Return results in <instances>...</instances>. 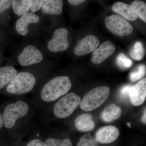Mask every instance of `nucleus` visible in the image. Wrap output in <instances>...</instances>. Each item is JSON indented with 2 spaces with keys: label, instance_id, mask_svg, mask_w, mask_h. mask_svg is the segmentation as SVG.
Wrapping results in <instances>:
<instances>
[{
  "label": "nucleus",
  "instance_id": "4468645a",
  "mask_svg": "<svg viewBox=\"0 0 146 146\" xmlns=\"http://www.w3.org/2000/svg\"><path fill=\"white\" fill-rule=\"evenodd\" d=\"M112 9L129 21H135L138 18V16L131 5L124 3L117 2L113 5Z\"/></svg>",
  "mask_w": 146,
  "mask_h": 146
},
{
  "label": "nucleus",
  "instance_id": "5701e85b",
  "mask_svg": "<svg viewBox=\"0 0 146 146\" xmlns=\"http://www.w3.org/2000/svg\"><path fill=\"white\" fill-rule=\"evenodd\" d=\"M116 64L121 69L125 70L130 68L133 65V62L124 54L121 53L117 56Z\"/></svg>",
  "mask_w": 146,
  "mask_h": 146
},
{
  "label": "nucleus",
  "instance_id": "f257e3e1",
  "mask_svg": "<svg viewBox=\"0 0 146 146\" xmlns=\"http://www.w3.org/2000/svg\"><path fill=\"white\" fill-rule=\"evenodd\" d=\"M72 82L68 76H60L51 80L42 88L40 96L42 100L52 102L57 100L70 91Z\"/></svg>",
  "mask_w": 146,
  "mask_h": 146
},
{
  "label": "nucleus",
  "instance_id": "dca6fc26",
  "mask_svg": "<svg viewBox=\"0 0 146 146\" xmlns=\"http://www.w3.org/2000/svg\"><path fill=\"white\" fill-rule=\"evenodd\" d=\"M121 112V108L114 104H112L104 108L102 112L101 117L104 121L111 122L119 119Z\"/></svg>",
  "mask_w": 146,
  "mask_h": 146
},
{
  "label": "nucleus",
  "instance_id": "cd10ccee",
  "mask_svg": "<svg viewBox=\"0 0 146 146\" xmlns=\"http://www.w3.org/2000/svg\"><path fill=\"white\" fill-rule=\"evenodd\" d=\"M131 87L130 84H126L122 86L119 91L120 96L123 98L129 97V91Z\"/></svg>",
  "mask_w": 146,
  "mask_h": 146
},
{
  "label": "nucleus",
  "instance_id": "4be33fe9",
  "mask_svg": "<svg viewBox=\"0 0 146 146\" xmlns=\"http://www.w3.org/2000/svg\"><path fill=\"white\" fill-rule=\"evenodd\" d=\"M146 66L144 64H141L131 71L129 74V78L131 81L134 82L141 79L145 75Z\"/></svg>",
  "mask_w": 146,
  "mask_h": 146
},
{
  "label": "nucleus",
  "instance_id": "39448f33",
  "mask_svg": "<svg viewBox=\"0 0 146 146\" xmlns=\"http://www.w3.org/2000/svg\"><path fill=\"white\" fill-rule=\"evenodd\" d=\"M29 108L26 103L19 100L6 106L3 114V124L7 128L11 129L14 126L16 121L27 114Z\"/></svg>",
  "mask_w": 146,
  "mask_h": 146
},
{
  "label": "nucleus",
  "instance_id": "423d86ee",
  "mask_svg": "<svg viewBox=\"0 0 146 146\" xmlns=\"http://www.w3.org/2000/svg\"><path fill=\"white\" fill-rule=\"evenodd\" d=\"M105 23L109 31L117 36H127L133 32V28L131 25L118 15L108 16L105 20Z\"/></svg>",
  "mask_w": 146,
  "mask_h": 146
},
{
  "label": "nucleus",
  "instance_id": "bb28decb",
  "mask_svg": "<svg viewBox=\"0 0 146 146\" xmlns=\"http://www.w3.org/2000/svg\"><path fill=\"white\" fill-rule=\"evenodd\" d=\"M11 6V1L0 0V14L9 9Z\"/></svg>",
  "mask_w": 146,
  "mask_h": 146
},
{
  "label": "nucleus",
  "instance_id": "a211bd4d",
  "mask_svg": "<svg viewBox=\"0 0 146 146\" xmlns=\"http://www.w3.org/2000/svg\"><path fill=\"white\" fill-rule=\"evenodd\" d=\"M63 1L61 0H48L42 8L43 13L59 15L63 11Z\"/></svg>",
  "mask_w": 146,
  "mask_h": 146
},
{
  "label": "nucleus",
  "instance_id": "c756f323",
  "mask_svg": "<svg viewBox=\"0 0 146 146\" xmlns=\"http://www.w3.org/2000/svg\"><path fill=\"white\" fill-rule=\"evenodd\" d=\"M84 0H68V2L73 5H78L85 1Z\"/></svg>",
  "mask_w": 146,
  "mask_h": 146
},
{
  "label": "nucleus",
  "instance_id": "f3484780",
  "mask_svg": "<svg viewBox=\"0 0 146 146\" xmlns=\"http://www.w3.org/2000/svg\"><path fill=\"white\" fill-rule=\"evenodd\" d=\"M17 74V70L12 66L0 68V89L8 85Z\"/></svg>",
  "mask_w": 146,
  "mask_h": 146
},
{
  "label": "nucleus",
  "instance_id": "473e14b6",
  "mask_svg": "<svg viewBox=\"0 0 146 146\" xmlns=\"http://www.w3.org/2000/svg\"><path fill=\"white\" fill-rule=\"evenodd\" d=\"M131 123H127V125L129 127H131Z\"/></svg>",
  "mask_w": 146,
  "mask_h": 146
},
{
  "label": "nucleus",
  "instance_id": "f8f14e48",
  "mask_svg": "<svg viewBox=\"0 0 146 146\" xmlns=\"http://www.w3.org/2000/svg\"><path fill=\"white\" fill-rule=\"evenodd\" d=\"M119 133L118 129L114 126H104L98 131L96 139L101 143H110L117 140Z\"/></svg>",
  "mask_w": 146,
  "mask_h": 146
},
{
  "label": "nucleus",
  "instance_id": "9b49d317",
  "mask_svg": "<svg viewBox=\"0 0 146 146\" xmlns=\"http://www.w3.org/2000/svg\"><path fill=\"white\" fill-rule=\"evenodd\" d=\"M115 49V45L110 41L103 42L93 52L91 58L92 63L96 65L100 64L114 53Z\"/></svg>",
  "mask_w": 146,
  "mask_h": 146
},
{
  "label": "nucleus",
  "instance_id": "412c9836",
  "mask_svg": "<svg viewBox=\"0 0 146 146\" xmlns=\"http://www.w3.org/2000/svg\"><path fill=\"white\" fill-rule=\"evenodd\" d=\"M131 6L135 11L137 16L142 21L146 23V4L142 1H135L131 3Z\"/></svg>",
  "mask_w": 146,
  "mask_h": 146
},
{
  "label": "nucleus",
  "instance_id": "a878e982",
  "mask_svg": "<svg viewBox=\"0 0 146 146\" xmlns=\"http://www.w3.org/2000/svg\"><path fill=\"white\" fill-rule=\"evenodd\" d=\"M46 1L47 0H31V11L32 13L38 11Z\"/></svg>",
  "mask_w": 146,
  "mask_h": 146
},
{
  "label": "nucleus",
  "instance_id": "b1692460",
  "mask_svg": "<svg viewBox=\"0 0 146 146\" xmlns=\"http://www.w3.org/2000/svg\"><path fill=\"white\" fill-rule=\"evenodd\" d=\"M76 146H99V142L89 133L82 136Z\"/></svg>",
  "mask_w": 146,
  "mask_h": 146
},
{
  "label": "nucleus",
  "instance_id": "2eb2a0df",
  "mask_svg": "<svg viewBox=\"0 0 146 146\" xmlns=\"http://www.w3.org/2000/svg\"><path fill=\"white\" fill-rule=\"evenodd\" d=\"M75 125L78 130L82 131H90L96 125L92 115L89 114L79 116L75 121Z\"/></svg>",
  "mask_w": 146,
  "mask_h": 146
},
{
  "label": "nucleus",
  "instance_id": "ddd939ff",
  "mask_svg": "<svg viewBox=\"0 0 146 146\" xmlns=\"http://www.w3.org/2000/svg\"><path fill=\"white\" fill-rule=\"evenodd\" d=\"M39 21V16L33 13H28L21 16L16 22V31L20 35L25 36L28 33L29 25L36 23Z\"/></svg>",
  "mask_w": 146,
  "mask_h": 146
},
{
  "label": "nucleus",
  "instance_id": "aec40b11",
  "mask_svg": "<svg viewBox=\"0 0 146 146\" xmlns=\"http://www.w3.org/2000/svg\"><path fill=\"white\" fill-rule=\"evenodd\" d=\"M129 54L134 60H142L145 55V49L143 44L140 42L135 43L129 50Z\"/></svg>",
  "mask_w": 146,
  "mask_h": 146
},
{
  "label": "nucleus",
  "instance_id": "f03ea898",
  "mask_svg": "<svg viewBox=\"0 0 146 146\" xmlns=\"http://www.w3.org/2000/svg\"><path fill=\"white\" fill-rule=\"evenodd\" d=\"M110 89L107 86H100L89 91L80 103L82 109L91 111L97 109L104 103L109 97Z\"/></svg>",
  "mask_w": 146,
  "mask_h": 146
},
{
  "label": "nucleus",
  "instance_id": "1a4fd4ad",
  "mask_svg": "<svg viewBox=\"0 0 146 146\" xmlns=\"http://www.w3.org/2000/svg\"><path fill=\"white\" fill-rule=\"evenodd\" d=\"M100 44L99 39L97 36L88 35L79 42L74 52L77 56H82L94 51Z\"/></svg>",
  "mask_w": 146,
  "mask_h": 146
},
{
  "label": "nucleus",
  "instance_id": "20e7f679",
  "mask_svg": "<svg viewBox=\"0 0 146 146\" xmlns=\"http://www.w3.org/2000/svg\"><path fill=\"white\" fill-rule=\"evenodd\" d=\"M81 98L75 93L65 95L55 104L53 108L54 114L58 119H64L72 115L80 104Z\"/></svg>",
  "mask_w": 146,
  "mask_h": 146
},
{
  "label": "nucleus",
  "instance_id": "2f4dec72",
  "mask_svg": "<svg viewBox=\"0 0 146 146\" xmlns=\"http://www.w3.org/2000/svg\"><path fill=\"white\" fill-rule=\"evenodd\" d=\"M146 109H145V111L144 112L143 115L141 118V121L144 123V124H146Z\"/></svg>",
  "mask_w": 146,
  "mask_h": 146
},
{
  "label": "nucleus",
  "instance_id": "7ed1b4c3",
  "mask_svg": "<svg viewBox=\"0 0 146 146\" xmlns=\"http://www.w3.org/2000/svg\"><path fill=\"white\" fill-rule=\"evenodd\" d=\"M36 82V78L31 73L21 72L7 85V91L14 95L26 94L33 89Z\"/></svg>",
  "mask_w": 146,
  "mask_h": 146
},
{
  "label": "nucleus",
  "instance_id": "0eeeda50",
  "mask_svg": "<svg viewBox=\"0 0 146 146\" xmlns=\"http://www.w3.org/2000/svg\"><path fill=\"white\" fill-rule=\"evenodd\" d=\"M68 31L64 28H59L54 33L52 39L48 44V49L51 52H58L63 51L68 48L69 42L68 40Z\"/></svg>",
  "mask_w": 146,
  "mask_h": 146
},
{
  "label": "nucleus",
  "instance_id": "c85d7f7f",
  "mask_svg": "<svg viewBox=\"0 0 146 146\" xmlns=\"http://www.w3.org/2000/svg\"><path fill=\"white\" fill-rule=\"evenodd\" d=\"M27 146H46L44 142L39 139H33L31 141Z\"/></svg>",
  "mask_w": 146,
  "mask_h": 146
},
{
  "label": "nucleus",
  "instance_id": "6ab92c4d",
  "mask_svg": "<svg viewBox=\"0 0 146 146\" xmlns=\"http://www.w3.org/2000/svg\"><path fill=\"white\" fill-rule=\"evenodd\" d=\"M11 6L15 14L18 16H23L30 10L31 0H13Z\"/></svg>",
  "mask_w": 146,
  "mask_h": 146
},
{
  "label": "nucleus",
  "instance_id": "393cba45",
  "mask_svg": "<svg viewBox=\"0 0 146 146\" xmlns=\"http://www.w3.org/2000/svg\"><path fill=\"white\" fill-rule=\"evenodd\" d=\"M46 146H73L70 140L68 138L60 140L53 138H48L45 142Z\"/></svg>",
  "mask_w": 146,
  "mask_h": 146
},
{
  "label": "nucleus",
  "instance_id": "9d476101",
  "mask_svg": "<svg viewBox=\"0 0 146 146\" xmlns=\"http://www.w3.org/2000/svg\"><path fill=\"white\" fill-rule=\"evenodd\" d=\"M146 96V78H145L131 87L129 91V98L133 106H139L145 102Z\"/></svg>",
  "mask_w": 146,
  "mask_h": 146
},
{
  "label": "nucleus",
  "instance_id": "6e6552de",
  "mask_svg": "<svg viewBox=\"0 0 146 146\" xmlns=\"http://www.w3.org/2000/svg\"><path fill=\"white\" fill-rule=\"evenodd\" d=\"M42 53L33 45H28L18 56V59L20 65L23 67L36 64L43 60Z\"/></svg>",
  "mask_w": 146,
  "mask_h": 146
},
{
  "label": "nucleus",
  "instance_id": "7c9ffc66",
  "mask_svg": "<svg viewBox=\"0 0 146 146\" xmlns=\"http://www.w3.org/2000/svg\"><path fill=\"white\" fill-rule=\"evenodd\" d=\"M3 125V119L2 114L0 112V129L2 127Z\"/></svg>",
  "mask_w": 146,
  "mask_h": 146
}]
</instances>
